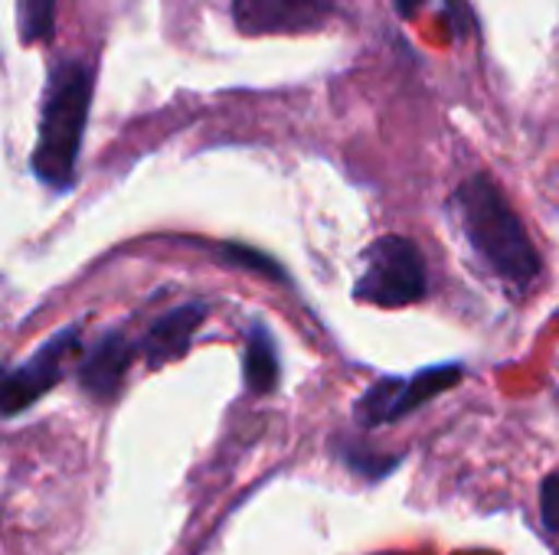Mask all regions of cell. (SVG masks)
<instances>
[{
    "instance_id": "cell-4",
    "label": "cell",
    "mask_w": 559,
    "mask_h": 555,
    "mask_svg": "<svg viewBox=\"0 0 559 555\" xmlns=\"http://www.w3.org/2000/svg\"><path fill=\"white\" fill-rule=\"evenodd\" d=\"M462 379V366H429L419 370L413 376H386L380 383H373L354 406V422L360 429H377V425H390L406 419L409 412H416L419 406L432 402L436 396H442L445 389H452Z\"/></svg>"
},
{
    "instance_id": "cell-3",
    "label": "cell",
    "mask_w": 559,
    "mask_h": 555,
    "mask_svg": "<svg viewBox=\"0 0 559 555\" xmlns=\"http://www.w3.org/2000/svg\"><path fill=\"white\" fill-rule=\"evenodd\" d=\"M429 272L419 245L406 236H383L364 252L354 298L377 307H406L426 298Z\"/></svg>"
},
{
    "instance_id": "cell-7",
    "label": "cell",
    "mask_w": 559,
    "mask_h": 555,
    "mask_svg": "<svg viewBox=\"0 0 559 555\" xmlns=\"http://www.w3.org/2000/svg\"><path fill=\"white\" fill-rule=\"evenodd\" d=\"M138 350H141V347H134L121 330L102 334V340H98V343L85 353V360L79 363V383H82V389H85L92 399H98V402L115 399Z\"/></svg>"
},
{
    "instance_id": "cell-1",
    "label": "cell",
    "mask_w": 559,
    "mask_h": 555,
    "mask_svg": "<svg viewBox=\"0 0 559 555\" xmlns=\"http://www.w3.org/2000/svg\"><path fill=\"white\" fill-rule=\"evenodd\" d=\"M449 209L472 252L504 285L527 291L540 278V255L504 190L488 173L468 177L449 200Z\"/></svg>"
},
{
    "instance_id": "cell-2",
    "label": "cell",
    "mask_w": 559,
    "mask_h": 555,
    "mask_svg": "<svg viewBox=\"0 0 559 555\" xmlns=\"http://www.w3.org/2000/svg\"><path fill=\"white\" fill-rule=\"evenodd\" d=\"M92 108V69L82 59H62L52 65L43 108L39 137L33 147V173L49 186L66 193L79 173L82 137Z\"/></svg>"
},
{
    "instance_id": "cell-12",
    "label": "cell",
    "mask_w": 559,
    "mask_h": 555,
    "mask_svg": "<svg viewBox=\"0 0 559 555\" xmlns=\"http://www.w3.org/2000/svg\"><path fill=\"white\" fill-rule=\"evenodd\" d=\"M393 3H396L400 16H416V13H419V7H423L426 0H393Z\"/></svg>"
},
{
    "instance_id": "cell-6",
    "label": "cell",
    "mask_w": 559,
    "mask_h": 555,
    "mask_svg": "<svg viewBox=\"0 0 559 555\" xmlns=\"http://www.w3.org/2000/svg\"><path fill=\"white\" fill-rule=\"evenodd\" d=\"M337 0H233V20L242 33L314 29L334 13Z\"/></svg>"
},
{
    "instance_id": "cell-10",
    "label": "cell",
    "mask_w": 559,
    "mask_h": 555,
    "mask_svg": "<svg viewBox=\"0 0 559 555\" xmlns=\"http://www.w3.org/2000/svg\"><path fill=\"white\" fill-rule=\"evenodd\" d=\"M56 26V0H20V39L43 43Z\"/></svg>"
},
{
    "instance_id": "cell-8",
    "label": "cell",
    "mask_w": 559,
    "mask_h": 555,
    "mask_svg": "<svg viewBox=\"0 0 559 555\" xmlns=\"http://www.w3.org/2000/svg\"><path fill=\"white\" fill-rule=\"evenodd\" d=\"M203 317H206L203 301H187V304H177L167 314H160L141 340V353H144L147 366H164L170 360H180L190 350V340L200 330Z\"/></svg>"
},
{
    "instance_id": "cell-11",
    "label": "cell",
    "mask_w": 559,
    "mask_h": 555,
    "mask_svg": "<svg viewBox=\"0 0 559 555\" xmlns=\"http://www.w3.org/2000/svg\"><path fill=\"white\" fill-rule=\"evenodd\" d=\"M540 517H544V527L559 536V471L550 474L540 487Z\"/></svg>"
},
{
    "instance_id": "cell-5",
    "label": "cell",
    "mask_w": 559,
    "mask_h": 555,
    "mask_svg": "<svg viewBox=\"0 0 559 555\" xmlns=\"http://www.w3.org/2000/svg\"><path fill=\"white\" fill-rule=\"evenodd\" d=\"M79 347H82V330L62 327L59 334L43 340V347L33 350L20 366H13L3 379V415L23 412L52 386H59L69 360L79 357Z\"/></svg>"
},
{
    "instance_id": "cell-9",
    "label": "cell",
    "mask_w": 559,
    "mask_h": 555,
    "mask_svg": "<svg viewBox=\"0 0 559 555\" xmlns=\"http://www.w3.org/2000/svg\"><path fill=\"white\" fill-rule=\"evenodd\" d=\"M242 373H246V386H249L255 396H265V393H272V389L278 386V373H282L278 350H275L272 334H269L262 324H252V330H249V337H246Z\"/></svg>"
}]
</instances>
